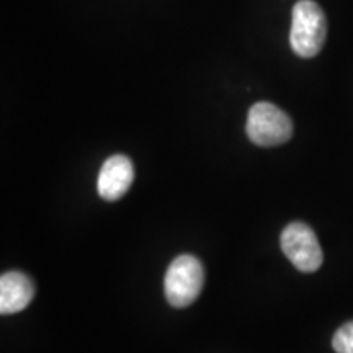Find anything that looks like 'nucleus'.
Returning <instances> with one entry per match:
<instances>
[{
    "instance_id": "2",
    "label": "nucleus",
    "mask_w": 353,
    "mask_h": 353,
    "mask_svg": "<svg viewBox=\"0 0 353 353\" xmlns=\"http://www.w3.org/2000/svg\"><path fill=\"white\" fill-rule=\"evenodd\" d=\"M205 285V268L195 255H179L169 265L164 280L165 298L170 306L187 307L195 303Z\"/></svg>"
},
{
    "instance_id": "7",
    "label": "nucleus",
    "mask_w": 353,
    "mask_h": 353,
    "mask_svg": "<svg viewBox=\"0 0 353 353\" xmlns=\"http://www.w3.org/2000/svg\"><path fill=\"white\" fill-rule=\"evenodd\" d=\"M332 348L337 353H353V321L343 324L334 334Z\"/></svg>"
},
{
    "instance_id": "3",
    "label": "nucleus",
    "mask_w": 353,
    "mask_h": 353,
    "mask_svg": "<svg viewBox=\"0 0 353 353\" xmlns=\"http://www.w3.org/2000/svg\"><path fill=\"white\" fill-rule=\"evenodd\" d=\"M245 131L254 144L262 145V148H273L291 139L293 121L276 105L259 101L249 110Z\"/></svg>"
},
{
    "instance_id": "1",
    "label": "nucleus",
    "mask_w": 353,
    "mask_h": 353,
    "mask_svg": "<svg viewBox=\"0 0 353 353\" xmlns=\"http://www.w3.org/2000/svg\"><path fill=\"white\" fill-rule=\"evenodd\" d=\"M327 38V20L319 3L314 0H299L293 7L290 44L299 57H314L324 48Z\"/></svg>"
},
{
    "instance_id": "4",
    "label": "nucleus",
    "mask_w": 353,
    "mask_h": 353,
    "mask_svg": "<svg viewBox=\"0 0 353 353\" xmlns=\"http://www.w3.org/2000/svg\"><path fill=\"white\" fill-rule=\"evenodd\" d=\"M280 245L286 259L299 272L312 273L319 270L324 260L316 232L304 223H291L283 229Z\"/></svg>"
},
{
    "instance_id": "5",
    "label": "nucleus",
    "mask_w": 353,
    "mask_h": 353,
    "mask_svg": "<svg viewBox=\"0 0 353 353\" xmlns=\"http://www.w3.org/2000/svg\"><path fill=\"white\" fill-rule=\"evenodd\" d=\"M134 180V167L130 157L117 156L108 157L101 165L99 180H97V192L107 201H117L125 196Z\"/></svg>"
},
{
    "instance_id": "6",
    "label": "nucleus",
    "mask_w": 353,
    "mask_h": 353,
    "mask_svg": "<svg viewBox=\"0 0 353 353\" xmlns=\"http://www.w3.org/2000/svg\"><path fill=\"white\" fill-rule=\"evenodd\" d=\"M34 286L28 275L21 272H7L0 278V312L3 316L17 314L32 303Z\"/></svg>"
}]
</instances>
